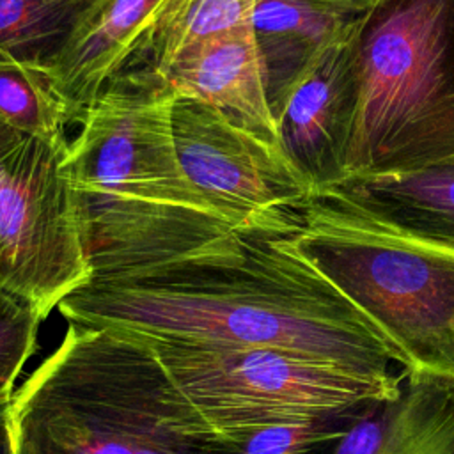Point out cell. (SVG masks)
Instances as JSON below:
<instances>
[{"label": "cell", "instance_id": "obj_3", "mask_svg": "<svg viewBox=\"0 0 454 454\" xmlns=\"http://www.w3.org/2000/svg\"><path fill=\"white\" fill-rule=\"evenodd\" d=\"M16 454H207L216 433L138 333L67 325L9 403Z\"/></svg>", "mask_w": 454, "mask_h": 454}, {"label": "cell", "instance_id": "obj_10", "mask_svg": "<svg viewBox=\"0 0 454 454\" xmlns=\"http://www.w3.org/2000/svg\"><path fill=\"white\" fill-rule=\"evenodd\" d=\"M158 74L176 98L204 101L236 126L280 147L252 27L184 51Z\"/></svg>", "mask_w": 454, "mask_h": 454}, {"label": "cell", "instance_id": "obj_9", "mask_svg": "<svg viewBox=\"0 0 454 454\" xmlns=\"http://www.w3.org/2000/svg\"><path fill=\"white\" fill-rule=\"evenodd\" d=\"M367 20L309 67L275 114L280 149L310 190L344 177L358 98V44Z\"/></svg>", "mask_w": 454, "mask_h": 454}, {"label": "cell", "instance_id": "obj_7", "mask_svg": "<svg viewBox=\"0 0 454 454\" xmlns=\"http://www.w3.org/2000/svg\"><path fill=\"white\" fill-rule=\"evenodd\" d=\"M69 142L23 137L0 158V287L46 319L92 266L78 199L62 165Z\"/></svg>", "mask_w": 454, "mask_h": 454}, {"label": "cell", "instance_id": "obj_20", "mask_svg": "<svg viewBox=\"0 0 454 454\" xmlns=\"http://www.w3.org/2000/svg\"><path fill=\"white\" fill-rule=\"evenodd\" d=\"M9 403L0 404V454H16L12 445V433H11Z\"/></svg>", "mask_w": 454, "mask_h": 454}, {"label": "cell", "instance_id": "obj_1", "mask_svg": "<svg viewBox=\"0 0 454 454\" xmlns=\"http://www.w3.org/2000/svg\"><path fill=\"white\" fill-rule=\"evenodd\" d=\"M296 209L252 222L186 255L96 273L57 310L76 326L259 346L397 383V355L365 316L294 248Z\"/></svg>", "mask_w": 454, "mask_h": 454}, {"label": "cell", "instance_id": "obj_22", "mask_svg": "<svg viewBox=\"0 0 454 454\" xmlns=\"http://www.w3.org/2000/svg\"><path fill=\"white\" fill-rule=\"evenodd\" d=\"M365 2H381V0H365Z\"/></svg>", "mask_w": 454, "mask_h": 454}, {"label": "cell", "instance_id": "obj_8", "mask_svg": "<svg viewBox=\"0 0 454 454\" xmlns=\"http://www.w3.org/2000/svg\"><path fill=\"white\" fill-rule=\"evenodd\" d=\"M172 131L186 177L236 231L291 213L310 192L280 147L204 101L176 98Z\"/></svg>", "mask_w": 454, "mask_h": 454}, {"label": "cell", "instance_id": "obj_5", "mask_svg": "<svg viewBox=\"0 0 454 454\" xmlns=\"http://www.w3.org/2000/svg\"><path fill=\"white\" fill-rule=\"evenodd\" d=\"M454 160V0H381L358 44L344 177Z\"/></svg>", "mask_w": 454, "mask_h": 454}, {"label": "cell", "instance_id": "obj_11", "mask_svg": "<svg viewBox=\"0 0 454 454\" xmlns=\"http://www.w3.org/2000/svg\"><path fill=\"white\" fill-rule=\"evenodd\" d=\"M378 4L365 0H255L252 32L273 115L309 67L335 41L365 21Z\"/></svg>", "mask_w": 454, "mask_h": 454}, {"label": "cell", "instance_id": "obj_19", "mask_svg": "<svg viewBox=\"0 0 454 454\" xmlns=\"http://www.w3.org/2000/svg\"><path fill=\"white\" fill-rule=\"evenodd\" d=\"M43 321L30 303L0 287V404L11 401Z\"/></svg>", "mask_w": 454, "mask_h": 454}, {"label": "cell", "instance_id": "obj_6", "mask_svg": "<svg viewBox=\"0 0 454 454\" xmlns=\"http://www.w3.org/2000/svg\"><path fill=\"white\" fill-rule=\"evenodd\" d=\"M138 335L215 431L362 413L403 383L275 348Z\"/></svg>", "mask_w": 454, "mask_h": 454}, {"label": "cell", "instance_id": "obj_12", "mask_svg": "<svg viewBox=\"0 0 454 454\" xmlns=\"http://www.w3.org/2000/svg\"><path fill=\"white\" fill-rule=\"evenodd\" d=\"M168 0H98L50 69L74 121L138 57Z\"/></svg>", "mask_w": 454, "mask_h": 454}, {"label": "cell", "instance_id": "obj_16", "mask_svg": "<svg viewBox=\"0 0 454 454\" xmlns=\"http://www.w3.org/2000/svg\"><path fill=\"white\" fill-rule=\"evenodd\" d=\"M254 7L255 0H168L131 66L163 73L184 51L252 27Z\"/></svg>", "mask_w": 454, "mask_h": 454}, {"label": "cell", "instance_id": "obj_21", "mask_svg": "<svg viewBox=\"0 0 454 454\" xmlns=\"http://www.w3.org/2000/svg\"><path fill=\"white\" fill-rule=\"evenodd\" d=\"M23 138V135L5 128L4 124H0V158L5 156L20 140Z\"/></svg>", "mask_w": 454, "mask_h": 454}, {"label": "cell", "instance_id": "obj_2", "mask_svg": "<svg viewBox=\"0 0 454 454\" xmlns=\"http://www.w3.org/2000/svg\"><path fill=\"white\" fill-rule=\"evenodd\" d=\"M174 101L158 73L135 64L80 117L62 170L80 204L92 275L165 262L236 231L181 167Z\"/></svg>", "mask_w": 454, "mask_h": 454}, {"label": "cell", "instance_id": "obj_18", "mask_svg": "<svg viewBox=\"0 0 454 454\" xmlns=\"http://www.w3.org/2000/svg\"><path fill=\"white\" fill-rule=\"evenodd\" d=\"M362 413L216 431L207 454H328Z\"/></svg>", "mask_w": 454, "mask_h": 454}, {"label": "cell", "instance_id": "obj_4", "mask_svg": "<svg viewBox=\"0 0 454 454\" xmlns=\"http://www.w3.org/2000/svg\"><path fill=\"white\" fill-rule=\"evenodd\" d=\"M289 238L387 340L404 378L454 388V243L408 229L339 186L309 192Z\"/></svg>", "mask_w": 454, "mask_h": 454}, {"label": "cell", "instance_id": "obj_14", "mask_svg": "<svg viewBox=\"0 0 454 454\" xmlns=\"http://www.w3.org/2000/svg\"><path fill=\"white\" fill-rule=\"evenodd\" d=\"M332 186L408 229L454 243V160L415 170L346 177Z\"/></svg>", "mask_w": 454, "mask_h": 454}, {"label": "cell", "instance_id": "obj_13", "mask_svg": "<svg viewBox=\"0 0 454 454\" xmlns=\"http://www.w3.org/2000/svg\"><path fill=\"white\" fill-rule=\"evenodd\" d=\"M328 454H454V388L403 378L399 394L369 406Z\"/></svg>", "mask_w": 454, "mask_h": 454}, {"label": "cell", "instance_id": "obj_17", "mask_svg": "<svg viewBox=\"0 0 454 454\" xmlns=\"http://www.w3.org/2000/svg\"><path fill=\"white\" fill-rule=\"evenodd\" d=\"M74 121L48 69L0 62V124L30 138L53 140Z\"/></svg>", "mask_w": 454, "mask_h": 454}, {"label": "cell", "instance_id": "obj_15", "mask_svg": "<svg viewBox=\"0 0 454 454\" xmlns=\"http://www.w3.org/2000/svg\"><path fill=\"white\" fill-rule=\"evenodd\" d=\"M98 0H0V62L51 69Z\"/></svg>", "mask_w": 454, "mask_h": 454}]
</instances>
